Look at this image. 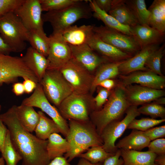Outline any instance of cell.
Returning a JSON list of instances; mask_svg holds the SVG:
<instances>
[{
  "label": "cell",
  "mask_w": 165,
  "mask_h": 165,
  "mask_svg": "<svg viewBox=\"0 0 165 165\" xmlns=\"http://www.w3.org/2000/svg\"><path fill=\"white\" fill-rule=\"evenodd\" d=\"M13 105L0 119L7 127L13 145L22 158V165H47L51 161L47 150V140H42L27 130L16 116Z\"/></svg>",
  "instance_id": "6da1fadb"
},
{
  "label": "cell",
  "mask_w": 165,
  "mask_h": 165,
  "mask_svg": "<svg viewBox=\"0 0 165 165\" xmlns=\"http://www.w3.org/2000/svg\"><path fill=\"white\" fill-rule=\"evenodd\" d=\"M68 121L69 129L66 139L70 149L64 157L69 162L93 146H103L102 138L92 122Z\"/></svg>",
  "instance_id": "7a4b0ae2"
},
{
  "label": "cell",
  "mask_w": 165,
  "mask_h": 165,
  "mask_svg": "<svg viewBox=\"0 0 165 165\" xmlns=\"http://www.w3.org/2000/svg\"><path fill=\"white\" fill-rule=\"evenodd\" d=\"M130 105L126 97L123 87L119 85L112 90L103 107L94 111L91 114L92 122L99 134L100 135L108 124L120 120Z\"/></svg>",
  "instance_id": "3957f363"
},
{
  "label": "cell",
  "mask_w": 165,
  "mask_h": 165,
  "mask_svg": "<svg viewBox=\"0 0 165 165\" xmlns=\"http://www.w3.org/2000/svg\"><path fill=\"white\" fill-rule=\"evenodd\" d=\"M92 16L88 0H80L64 9L47 12L42 14V18L44 22L50 24L53 33H60L79 20Z\"/></svg>",
  "instance_id": "277c9868"
},
{
  "label": "cell",
  "mask_w": 165,
  "mask_h": 165,
  "mask_svg": "<svg viewBox=\"0 0 165 165\" xmlns=\"http://www.w3.org/2000/svg\"><path fill=\"white\" fill-rule=\"evenodd\" d=\"M29 31L21 19L14 12L0 16V35L14 52H20L26 48Z\"/></svg>",
  "instance_id": "5b68a950"
},
{
  "label": "cell",
  "mask_w": 165,
  "mask_h": 165,
  "mask_svg": "<svg viewBox=\"0 0 165 165\" xmlns=\"http://www.w3.org/2000/svg\"><path fill=\"white\" fill-rule=\"evenodd\" d=\"M49 101L57 107L73 92L59 70L47 69L39 82Z\"/></svg>",
  "instance_id": "8992f818"
},
{
  "label": "cell",
  "mask_w": 165,
  "mask_h": 165,
  "mask_svg": "<svg viewBox=\"0 0 165 165\" xmlns=\"http://www.w3.org/2000/svg\"><path fill=\"white\" fill-rule=\"evenodd\" d=\"M28 78L36 83L37 77L28 67L22 57L0 54V86L13 82L19 77Z\"/></svg>",
  "instance_id": "52a82bcc"
},
{
  "label": "cell",
  "mask_w": 165,
  "mask_h": 165,
  "mask_svg": "<svg viewBox=\"0 0 165 165\" xmlns=\"http://www.w3.org/2000/svg\"><path fill=\"white\" fill-rule=\"evenodd\" d=\"M93 30L94 33L103 42L133 56L141 49L132 35L124 34L105 25H94Z\"/></svg>",
  "instance_id": "ba28073f"
},
{
  "label": "cell",
  "mask_w": 165,
  "mask_h": 165,
  "mask_svg": "<svg viewBox=\"0 0 165 165\" xmlns=\"http://www.w3.org/2000/svg\"><path fill=\"white\" fill-rule=\"evenodd\" d=\"M125 117L121 120L112 122L102 131L100 136L103 141V147L108 153H115L118 149L115 143L123 134L130 123L140 114L137 106L130 105L127 109Z\"/></svg>",
  "instance_id": "9c48e42d"
},
{
  "label": "cell",
  "mask_w": 165,
  "mask_h": 165,
  "mask_svg": "<svg viewBox=\"0 0 165 165\" xmlns=\"http://www.w3.org/2000/svg\"><path fill=\"white\" fill-rule=\"evenodd\" d=\"M59 70L74 92L87 94L91 90L94 76L72 58Z\"/></svg>",
  "instance_id": "30bf717a"
},
{
  "label": "cell",
  "mask_w": 165,
  "mask_h": 165,
  "mask_svg": "<svg viewBox=\"0 0 165 165\" xmlns=\"http://www.w3.org/2000/svg\"><path fill=\"white\" fill-rule=\"evenodd\" d=\"M23 104L40 108L48 115L58 126L60 133L66 137L69 131V126L66 120L61 115L58 110L50 103L46 97L42 85L37 84L33 93L24 99Z\"/></svg>",
  "instance_id": "8fae6325"
},
{
  "label": "cell",
  "mask_w": 165,
  "mask_h": 165,
  "mask_svg": "<svg viewBox=\"0 0 165 165\" xmlns=\"http://www.w3.org/2000/svg\"><path fill=\"white\" fill-rule=\"evenodd\" d=\"M86 94L73 92L64 100L58 107L62 116L66 120L88 121L90 105Z\"/></svg>",
  "instance_id": "7c38bea8"
},
{
  "label": "cell",
  "mask_w": 165,
  "mask_h": 165,
  "mask_svg": "<svg viewBox=\"0 0 165 165\" xmlns=\"http://www.w3.org/2000/svg\"><path fill=\"white\" fill-rule=\"evenodd\" d=\"M42 12L39 0H24L14 12L29 31H44Z\"/></svg>",
  "instance_id": "4fadbf2b"
},
{
  "label": "cell",
  "mask_w": 165,
  "mask_h": 165,
  "mask_svg": "<svg viewBox=\"0 0 165 165\" xmlns=\"http://www.w3.org/2000/svg\"><path fill=\"white\" fill-rule=\"evenodd\" d=\"M49 37L50 43L47 57L49 61L47 69L59 70L72 58L71 48L59 34L52 33Z\"/></svg>",
  "instance_id": "5bb4252c"
},
{
  "label": "cell",
  "mask_w": 165,
  "mask_h": 165,
  "mask_svg": "<svg viewBox=\"0 0 165 165\" xmlns=\"http://www.w3.org/2000/svg\"><path fill=\"white\" fill-rule=\"evenodd\" d=\"M119 85L124 87L134 83L157 90H163L165 87V78L149 70L137 71L127 75H119Z\"/></svg>",
  "instance_id": "9a60e30c"
},
{
  "label": "cell",
  "mask_w": 165,
  "mask_h": 165,
  "mask_svg": "<svg viewBox=\"0 0 165 165\" xmlns=\"http://www.w3.org/2000/svg\"><path fill=\"white\" fill-rule=\"evenodd\" d=\"M69 45L72 58L90 72L96 70L102 64L109 61L94 51L88 44L76 46Z\"/></svg>",
  "instance_id": "2e32d148"
},
{
  "label": "cell",
  "mask_w": 165,
  "mask_h": 165,
  "mask_svg": "<svg viewBox=\"0 0 165 165\" xmlns=\"http://www.w3.org/2000/svg\"><path fill=\"white\" fill-rule=\"evenodd\" d=\"M123 88L127 99L131 105H143L165 95L163 90L155 89L140 85L131 84Z\"/></svg>",
  "instance_id": "e0dca14e"
},
{
  "label": "cell",
  "mask_w": 165,
  "mask_h": 165,
  "mask_svg": "<svg viewBox=\"0 0 165 165\" xmlns=\"http://www.w3.org/2000/svg\"><path fill=\"white\" fill-rule=\"evenodd\" d=\"M160 45L145 47L132 57L123 61L119 67V73L127 75L136 71L148 70L145 67V62L149 56L160 47Z\"/></svg>",
  "instance_id": "ac0fdd59"
},
{
  "label": "cell",
  "mask_w": 165,
  "mask_h": 165,
  "mask_svg": "<svg viewBox=\"0 0 165 165\" xmlns=\"http://www.w3.org/2000/svg\"><path fill=\"white\" fill-rule=\"evenodd\" d=\"M87 44L94 51L109 61H122L133 56L103 42L94 32Z\"/></svg>",
  "instance_id": "d6986e66"
},
{
  "label": "cell",
  "mask_w": 165,
  "mask_h": 165,
  "mask_svg": "<svg viewBox=\"0 0 165 165\" xmlns=\"http://www.w3.org/2000/svg\"><path fill=\"white\" fill-rule=\"evenodd\" d=\"M131 28L132 36L136 39L141 49L152 45H160L165 38V33L148 25L138 24Z\"/></svg>",
  "instance_id": "ffe728a7"
},
{
  "label": "cell",
  "mask_w": 165,
  "mask_h": 165,
  "mask_svg": "<svg viewBox=\"0 0 165 165\" xmlns=\"http://www.w3.org/2000/svg\"><path fill=\"white\" fill-rule=\"evenodd\" d=\"M93 25H72L59 34L68 44L79 46L87 44L94 33Z\"/></svg>",
  "instance_id": "44dd1931"
},
{
  "label": "cell",
  "mask_w": 165,
  "mask_h": 165,
  "mask_svg": "<svg viewBox=\"0 0 165 165\" xmlns=\"http://www.w3.org/2000/svg\"><path fill=\"white\" fill-rule=\"evenodd\" d=\"M22 57L26 64L35 74L39 83L48 66L47 58L31 46L27 49L25 54Z\"/></svg>",
  "instance_id": "7402d4cb"
},
{
  "label": "cell",
  "mask_w": 165,
  "mask_h": 165,
  "mask_svg": "<svg viewBox=\"0 0 165 165\" xmlns=\"http://www.w3.org/2000/svg\"><path fill=\"white\" fill-rule=\"evenodd\" d=\"M150 141L143 131L133 129L129 135L120 140L116 146L118 149L141 151L148 147Z\"/></svg>",
  "instance_id": "603a6c76"
},
{
  "label": "cell",
  "mask_w": 165,
  "mask_h": 165,
  "mask_svg": "<svg viewBox=\"0 0 165 165\" xmlns=\"http://www.w3.org/2000/svg\"><path fill=\"white\" fill-rule=\"evenodd\" d=\"M108 13L123 25L131 27L139 24L125 0H113L112 9Z\"/></svg>",
  "instance_id": "cb8c5ba5"
},
{
  "label": "cell",
  "mask_w": 165,
  "mask_h": 165,
  "mask_svg": "<svg viewBox=\"0 0 165 165\" xmlns=\"http://www.w3.org/2000/svg\"><path fill=\"white\" fill-rule=\"evenodd\" d=\"M123 165H157L154 161L157 155L149 151L142 152L120 149Z\"/></svg>",
  "instance_id": "d4e9b609"
},
{
  "label": "cell",
  "mask_w": 165,
  "mask_h": 165,
  "mask_svg": "<svg viewBox=\"0 0 165 165\" xmlns=\"http://www.w3.org/2000/svg\"><path fill=\"white\" fill-rule=\"evenodd\" d=\"M88 2L93 12V16L102 21L105 26L124 34L132 35L130 27L121 24L108 13L100 9L96 4L94 0H88Z\"/></svg>",
  "instance_id": "484cf974"
},
{
  "label": "cell",
  "mask_w": 165,
  "mask_h": 165,
  "mask_svg": "<svg viewBox=\"0 0 165 165\" xmlns=\"http://www.w3.org/2000/svg\"><path fill=\"white\" fill-rule=\"evenodd\" d=\"M15 112L18 118L24 127L29 132L32 133L39 119V115L30 106L21 104L15 106Z\"/></svg>",
  "instance_id": "4316f807"
},
{
  "label": "cell",
  "mask_w": 165,
  "mask_h": 165,
  "mask_svg": "<svg viewBox=\"0 0 165 165\" xmlns=\"http://www.w3.org/2000/svg\"><path fill=\"white\" fill-rule=\"evenodd\" d=\"M150 12L149 25L165 32V0H154L148 9Z\"/></svg>",
  "instance_id": "83f0119b"
},
{
  "label": "cell",
  "mask_w": 165,
  "mask_h": 165,
  "mask_svg": "<svg viewBox=\"0 0 165 165\" xmlns=\"http://www.w3.org/2000/svg\"><path fill=\"white\" fill-rule=\"evenodd\" d=\"M123 61H108L100 65L97 69L95 75L94 76L90 90L92 92L94 91L101 81L106 79H112L119 75L120 73L119 67Z\"/></svg>",
  "instance_id": "f1b7e54d"
},
{
  "label": "cell",
  "mask_w": 165,
  "mask_h": 165,
  "mask_svg": "<svg viewBox=\"0 0 165 165\" xmlns=\"http://www.w3.org/2000/svg\"><path fill=\"white\" fill-rule=\"evenodd\" d=\"M47 140L46 150L49 158L51 160L63 155L70 149V145L66 139L57 133L51 134Z\"/></svg>",
  "instance_id": "f546056e"
},
{
  "label": "cell",
  "mask_w": 165,
  "mask_h": 165,
  "mask_svg": "<svg viewBox=\"0 0 165 165\" xmlns=\"http://www.w3.org/2000/svg\"><path fill=\"white\" fill-rule=\"evenodd\" d=\"M38 112L39 119L34 131L36 137L42 140H47L51 134L60 133L58 126L53 120L46 117L41 111Z\"/></svg>",
  "instance_id": "4dcf8cb0"
},
{
  "label": "cell",
  "mask_w": 165,
  "mask_h": 165,
  "mask_svg": "<svg viewBox=\"0 0 165 165\" xmlns=\"http://www.w3.org/2000/svg\"><path fill=\"white\" fill-rule=\"evenodd\" d=\"M28 42L32 47L47 57L49 50L50 39L44 31L35 30L29 31Z\"/></svg>",
  "instance_id": "1f68e13d"
},
{
  "label": "cell",
  "mask_w": 165,
  "mask_h": 165,
  "mask_svg": "<svg viewBox=\"0 0 165 165\" xmlns=\"http://www.w3.org/2000/svg\"><path fill=\"white\" fill-rule=\"evenodd\" d=\"M139 24L149 25L150 12L145 0H125Z\"/></svg>",
  "instance_id": "d6a6232c"
},
{
  "label": "cell",
  "mask_w": 165,
  "mask_h": 165,
  "mask_svg": "<svg viewBox=\"0 0 165 165\" xmlns=\"http://www.w3.org/2000/svg\"><path fill=\"white\" fill-rule=\"evenodd\" d=\"M115 153L106 152L102 146H94L90 148L78 157L83 158L92 163H103L106 159Z\"/></svg>",
  "instance_id": "836d02e7"
},
{
  "label": "cell",
  "mask_w": 165,
  "mask_h": 165,
  "mask_svg": "<svg viewBox=\"0 0 165 165\" xmlns=\"http://www.w3.org/2000/svg\"><path fill=\"white\" fill-rule=\"evenodd\" d=\"M6 165H17L22 158L13 145L8 130L4 143L3 150L1 153Z\"/></svg>",
  "instance_id": "e575fe53"
},
{
  "label": "cell",
  "mask_w": 165,
  "mask_h": 165,
  "mask_svg": "<svg viewBox=\"0 0 165 165\" xmlns=\"http://www.w3.org/2000/svg\"><path fill=\"white\" fill-rule=\"evenodd\" d=\"M165 43L163 44L148 58L145 66L149 70L158 75L163 76L161 69V62L165 51Z\"/></svg>",
  "instance_id": "d590c367"
},
{
  "label": "cell",
  "mask_w": 165,
  "mask_h": 165,
  "mask_svg": "<svg viewBox=\"0 0 165 165\" xmlns=\"http://www.w3.org/2000/svg\"><path fill=\"white\" fill-rule=\"evenodd\" d=\"M80 0H39L42 11L61 10L74 4Z\"/></svg>",
  "instance_id": "8d00e7d4"
},
{
  "label": "cell",
  "mask_w": 165,
  "mask_h": 165,
  "mask_svg": "<svg viewBox=\"0 0 165 165\" xmlns=\"http://www.w3.org/2000/svg\"><path fill=\"white\" fill-rule=\"evenodd\" d=\"M138 111L140 114L149 116L152 119L160 117L161 119H165V108L153 102L143 105L138 108Z\"/></svg>",
  "instance_id": "74e56055"
},
{
  "label": "cell",
  "mask_w": 165,
  "mask_h": 165,
  "mask_svg": "<svg viewBox=\"0 0 165 165\" xmlns=\"http://www.w3.org/2000/svg\"><path fill=\"white\" fill-rule=\"evenodd\" d=\"M165 121V119H156L152 118H143L133 119L129 124L127 129L145 131Z\"/></svg>",
  "instance_id": "f35d334b"
},
{
  "label": "cell",
  "mask_w": 165,
  "mask_h": 165,
  "mask_svg": "<svg viewBox=\"0 0 165 165\" xmlns=\"http://www.w3.org/2000/svg\"><path fill=\"white\" fill-rule=\"evenodd\" d=\"M24 0H0V16L14 11Z\"/></svg>",
  "instance_id": "ab89813d"
},
{
  "label": "cell",
  "mask_w": 165,
  "mask_h": 165,
  "mask_svg": "<svg viewBox=\"0 0 165 165\" xmlns=\"http://www.w3.org/2000/svg\"><path fill=\"white\" fill-rule=\"evenodd\" d=\"M148 147V151L157 155L165 154V139L160 138L150 141Z\"/></svg>",
  "instance_id": "60d3db41"
},
{
  "label": "cell",
  "mask_w": 165,
  "mask_h": 165,
  "mask_svg": "<svg viewBox=\"0 0 165 165\" xmlns=\"http://www.w3.org/2000/svg\"><path fill=\"white\" fill-rule=\"evenodd\" d=\"M143 132L150 141L164 138L165 137V125L152 127Z\"/></svg>",
  "instance_id": "b9f144b4"
},
{
  "label": "cell",
  "mask_w": 165,
  "mask_h": 165,
  "mask_svg": "<svg viewBox=\"0 0 165 165\" xmlns=\"http://www.w3.org/2000/svg\"><path fill=\"white\" fill-rule=\"evenodd\" d=\"M111 90H108L103 88L100 89L97 96L93 99L97 108H101L106 102Z\"/></svg>",
  "instance_id": "7bdbcfd3"
},
{
  "label": "cell",
  "mask_w": 165,
  "mask_h": 165,
  "mask_svg": "<svg viewBox=\"0 0 165 165\" xmlns=\"http://www.w3.org/2000/svg\"><path fill=\"white\" fill-rule=\"evenodd\" d=\"M121 156V150L118 149L112 156L106 159L103 162V165H123L124 161Z\"/></svg>",
  "instance_id": "ee69618b"
},
{
  "label": "cell",
  "mask_w": 165,
  "mask_h": 165,
  "mask_svg": "<svg viewBox=\"0 0 165 165\" xmlns=\"http://www.w3.org/2000/svg\"><path fill=\"white\" fill-rule=\"evenodd\" d=\"M98 7L102 10L108 13L111 10L113 0H94Z\"/></svg>",
  "instance_id": "f6af8a7d"
},
{
  "label": "cell",
  "mask_w": 165,
  "mask_h": 165,
  "mask_svg": "<svg viewBox=\"0 0 165 165\" xmlns=\"http://www.w3.org/2000/svg\"><path fill=\"white\" fill-rule=\"evenodd\" d=\"M8 130L2 121L0 119V152L3 151L4 145Z\"/></svg>",
  "instance_id": "bcb514c9"
},
{
  "label": "cell",
  "mask_w": 165,
  "mask_h": 165,
  "mask_svg": "<svg viewBox=\"0 0 165 165\" xmlns=\"http://www.w3.org/2000/svg\"><path fill=\"white\" fill-rule=\"evenodd\" d=\"M24 79L23 84L25 93L28 94H30L35 90L38 83L28 78H24Z\"/></svg>",
  "instance_id": "7dc6e473"
},
{
  "label": "cell",
  "mask_w": 165,
  "mask_h": 165,
  "mask_svg": "<svg viewBox=\"0 0 165 165\" xmlns=\"http://www.w3.org/2000/svg\"><path fill=\"white\" fill-rule=\"evenodd\" d=\"M11 52H13L11 48L0 35V54L9 55Z\"/></svg>",
  "instance_id": "c3c4849f"
},
{
  "label": "cell",
  "mask_w": 165,
  "mask_h": 165,
  "mask_svg": "<svg viewBox=\"0 0 165 165\" xmlns=\"http://www.w3.org/2000/svg\"><path fill=\"white\" fill-rule=\"evenodd\" d=\"M47 165H71L63 156L56 157L51 160Z\"/></svg>",
  "instance_id": "681fc988"
},
{
  "label": "cell",
  "mask_w": 165,
  "mask_h": 165,
  "mask_svg": "<svg viewBox=\"0 0 165 165\" xmlns=\"http://www.w3.org/2000/svg\"><path fill=\"white\" fill-rule=\"evenodd\" d=\"M115 82L112 79H108L100 82L98 86H100L108 90H111L115 86Z\"/></svg>",
  "instance_id": "f907efd6"
},
{
  "label": "cell",
  "mask_w": 165,
  "mask_h": 165,
  "mask_svg": "<svg viewBox=\"0 0 165 165\" xmlns=\"http://www.w3.org/2000/svg\"><path fill=\"white\" fill-rule=\"evenodd\" d=\"M12 90L16 96L23 94L25 92L23 83L20 82L14 83L13 86Z\"/></svg>",
  "instance_id": "816d5d0a"
},
{
  "label": "cell",
  "mask_w": 165,
  "mask_h": 165,
  "mask_svg": "<svg viewBox=\"0 0 165 165\" xmlns=\"http://www.w3.org/2000/svg\"><path fill=\"white\" fill-rule=\"evenodd\" d=\"M154 162L157 165H165V154L157 155Z\"/></svg>",
  "instance_id": "f5cc1de1"
},
{
  "label": "cell",
  "mask_w": 165,
  "mask_h": 165,
  "mask_svg": "<svg viewBox=\"0 0 165 165\" xmlns=\"http://www.w3.org/2000/svg\"><path fill=\"white\" fill-rule=\"evenodd\" d=\"M76 165H103V163H92L83 158H80Z\"/></svg>",
  "instance_id": "db71d44e"
},
{
  "label": "cell",
  "mask_w": 165,
  "mask_h": 165,
  "mask_svg": "<svg viewBox=\"0 0 165 165\" xmlns=\"http://www.w3.org/2000/svg\"><path fill=\"white\" fill-rule=\"evenodd\" d=\"M158 104L161 105L165 104V98L164 97L159 98L153 101Z\"/></svg>",
  "instance_id": "11a10c76"
},
{
  "label": "cell",
  "mask_w": 165,
  "mask_h": 165,
  "mask_svg": "<svg viewBox=\"0 0 165 165\" xmlns=\"http://www.w3.org/2000/svg\"><path fill=\"white\" fill-rule=\"evenodd\" d=\"M0 165H6L5 161L2 156L0 157Z\"/></svg>",
  "instance_id": "9f6ffc18"
},
{
  "label": "cell",
  "mask_w": 165,
  "mask_h": 165,
  "mask_svg": "<svg viewBox=\"0 0 165 165\" xmlns=\"http://www.w3.org/2000/svg\"><path fill=\"white\" fill-rule=\"evenodd\" d=\"M1 105H0V111H1Z\"/></svg>",
  "instance_id": "6f0895ef"
}]
</instances>
